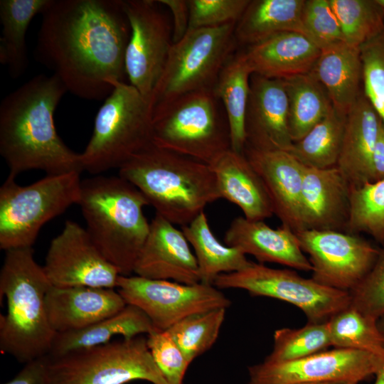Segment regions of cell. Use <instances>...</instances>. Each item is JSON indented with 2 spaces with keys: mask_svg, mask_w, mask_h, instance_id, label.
<instances>
[{
  "mask_svg": "<svg viewBox=\"0 0 384 384\" xmlns=\"http://www.w3.org/2000/svg\"><path fill=\"white\" fill-rule=\"evenodd\" d=\"M147 344L158 368L167 384H183L191 364L167 331H154L147 336Z\"/></svg>",
  "mask_w": 384,
  "mask_h": 384,
  "instance_id": "cell-42",
  "label": "cell"
},
{
  "mask_svg": "<svg viewBox=\"0 0 384 384\" xmlns=\"http://www.w3.org/2000/svg\"><path fill=\"white\" fill-rule=\"evenodd\" d=\"M383 122L363 90L346 114L336 166L351 186L365 182Z\"/></svg>",
  "mask_w": 384,
  "mask_h": 384,
  "instance_id": "cell-25",
  "label": "cell"
},
{
  "mask_svg": "<svg viewBox=\"0 0 384 384\" xmlns=\"http://www.w3.org/2000/svg\"><path fill=\"white\" fill-rule=\"evenodd\" d=\"M288 98V127L296 142L324 119L334 108L330 97L311 71L284 79Z\"/></svg>",
  "mask_w": 384,
  "mask_h": 384,
  "instance_id": "cell-32",
  "label": "cell"
},
{
  "mask_svg": "<svg viewBox=\"0 0 384 384\" xmlns=\"http://www.w3.org/2000/svg\"><path fill=\"white\" fill-rule=\"evenodd\" d=\"M252 74L242 53H234L220 71L213 88L227 116L231 149L241 154H244L246 145L245 122Z\"/></svg>",
  "mask_w": 384,
  "mask_h": 384,
  "instance_id": "cell-30",
  "label": "cell"
},
{
  "mask_svg": "<svg viewBox=\"0 0 384 384\" xmlns=\"http://www.w3.org/2000/svg\"><path fill=\"white\" fill-rule=\"evenodd\" d=\"M153 144L210 165L231 149L230 128L213 90L181 95L152 112Z\"/></svg>",
  "mask_w": 384,
  "mask_h": 384,
  "instance_id": "cell-6",
  "label": "cell"
},
{
  "mask_svg": "<svg viewBox=\"0 0 384 384\" xmlns=\"http://www.w3.org/2000/svg\"><path fill=\"white\" fill-rule=\"evenodd\" d=\"M241 52L252 74L284 80L310 73L321 48L304 34L287 31L247 46Z\"/></svg>",
  "mask_w": 384,
  "mask_h": 384,
  "instance_id": "cell-23",
  "label": "cell"
},
{
  "mask_svg": "<svg viewBox=\"0 0 384 384\" xmlns=\"http://www.w3.org/2000/svg\"><path fill=\"white\" fill-rule=\"evenodd\" d=\"M302 23L306 36L321 49L343 41L340 24L329 0H305Z\"/></svg>",
  "mask_w": 384,
  "mask_h": 384,
  "instance_id": "cell-40",
  "label": "cell"
},
{
  "mask_svg": "<svg viewBox=\"0 0 384 384\" xmlns=\"http://www.w3.org/2000/svg\"><path fill=\"white\" fill-rule=\"evenodd\" d=\"M311 72L326 90L334 107L344 114L363 90L360 48L344 41L321 49Z\"/></svg>",
  "mask_w": 384,
  "mask_h": 384,
  "instance_id": "cell-26",
  "label": "cell"
},
{
  "mask_svg": "<svg viewBox=\"0 0 384 384\" xmlns=\"http://www.w3.org/2000/svg\"><path fill=\"white\" fill-rule=\"evenodd\" d=\"M174 225L156 213L134 265L136 275L186 284L201 282L195 255L182 230Z\"/></svg>",
  "mask_w": 384,
  "mask_h": 384,
  "instance_id": "cell-18",
  "label": "cell"
},
{
  "mask_svg": "<svg viewBox=\"0 0 384 384\" xmlns=\"http://www.w3.org/2000/svg\"><path fill=\"white\" fill-rule=\"evenodd\" d=\"M213 285L240 289L252 296L267 297L300 309L310 323H323L351 304L350 292L321 284L287 269L251 263L240 270L218 275Z\"/></svg>",
  "mask_w": 384,
  "mask_h": 384,
  "instance_id": "cell-11",
  "label": "cell"
},
{
  "mask_svg": "<svg viewBox=\"0 0 384 384\" xmlns=\"http://www.w3.org/2000/svg\"><path fill=\"white\" fill-rule=\"evenodd\" d=\"M52 286L116 289L117 268L98 249L87 230L67 220L48 247L43 266Z\"/></svg>",
  "mask_w": 384,
  "mask_h": 384,
  "instance_id": "cell-16",
  "label": "cell"
},
{
  "mask_svg": "<svg viewBox=\"0 0 384 384\" xmlns=\"http://www.w3.org/2000/svg\"><path fill=\"white\" fill-rule=\"evenodd\" d=\"M36 60L68 92L106 99L124 82L131 30L122 0H49L41 14Z\"/></svg>",
  "mask_w": 384,
  "mask_h": 384,
  "instance_id": "cell-1",
  "label": "cell"
},
{
  "mask_svg": "<svg viewBox=\"0 0 384 384\" xmlns=\"http://www.w3.org/2000/svg\"><path fill=\"white\" fill-rule=\"evenodd\" d=\"M225 312L216 309L191 315L166 330L190 363L215 343Z\"/></svg>",
  "mask_w": 384,
  "mask_h": 384,
  "instance_id": "cell-37",
  "label": "cell"
},
{
  "mask_svg": "<svg viewBox=\"0 0 384 384\" xmlns=\"http://www.w3.org/2000/svg\"><path fill=\"white\" fill-rule=\"evenodd\" d=\"M250 2V0H188V30L237 23Z\"/></svg>",
  "mask_w": 384,
  "mask_h": 384,
  "instance_id": "cell-41",
  "label": "cell"
},
{
  "mask_svg": "<svg viewBox=\"0 0 384 384\" xmlns=\"http://www.w3.org/2000/svg\"><path fill=\"white\" fill-rule=\"evenodd\" d=\"M351 186L338 167L306 166L301 193L304 230L346 232Z\"/></svg>",
  "mask_w": 384,
  "mask_h": 384,
  "instance_id": "cell-20",
  "label": "cell"
},
{
  "mask_svg": "<svg viewBox=\"0 0 384 384\" xmlns=\"http://www.w3.org/2000/svg\"><path fill=\"white\" fill-rule=\"evenodd\" d=\"M374 375L376 376L374 384H384V353L381 356L380 361Z\"/></svg>",
  "mask_w": 384,
  "mask_h": 384,
  "instance_id": "cell-47",
  "label": "cell"
},
{
  "mask_svg": "<svg viewBox=\"0 0 384 384\" xmlns=\"http://www.w3.org/2000/svg\"><path fill=\"white\" fill-rule=\"evenodd\" d=\"M309 255L312 279L351 292L369 272L379 250L358 234L335 230H303L296 233Z\"/></svg>",
  "mask_w": 384,
  "mask_h": 384,
  "instance_id": "cell-14",
  "label": "cell"
},
{
  "mask_svg": "<svg viewBox=\"0 0 384 384\" xmlns=\"http://www.w3.org/2000/svg\"><path fill=\"white\" fill-rule=\"evenodd\" d=\"M235 25L230 23L188 30L173 43L150 101L152 112L187 93L213 90L238 44Z\"/></svg>",
  "mask_w": 384,
  "mask_h": 384,
  "instance_id": "cell-9",
  "label": "cell"
},
{
  "mask_svg": "<svg viewBox=\"0 0 384 384\" xmlns=\"http://www.w3.org/2000/svg\"><path fill=\"white\" fill-rule=\"evenodd\" d=\"M346 232L365 233L384 243V178L351 186Z\"/></svg>",
  "mask_w": 384,
  "mask_h": 384,
  "instance_id": "cell-35",
  "label": "cell"
},
{
  "mask_svg": "<svg viewBox=\"0 0 384 384\" xmlns=\"http://www.w3.org/2000/svg\"><path fill=\"white\" fill-rule=\"evenodd\" d=\"M331 346L327 321L309 322L299 329L282 328L274 333V347L265 361H294L325 351Z\"/></svg>",
  "mask_w": 384,
  "mask_h": 384,
  "instance_id": "cell-38",
  "label": "cell"
},
{
  "mask_svg": "<svg viewBox=\"0 0 384 384\" xmlns=\"http://www.w3.org/2000/svg\"><path fill=\"white\" fill-rule=\"evenodd\" d=\"M305 0H253L235 28L237 43L253 45L275 34L295 31L306 36L302 12Z\"/></svg>",
  "mask_w": 384,
  "mask_h": 384,
  "instance_id": "cell-28",
  "label": "cell"
},
{
  "mask_svg": "<svg viewBox=\"0 0 384 384\" xmlns=\"http://www.w3.org/2000/svg\"><path fill=\"white\" fill-rule=\"evenodd\" d=\"M46 303L50 324L56 334L85 328L127 305L116 289L85 286H51Z\"/></svg>",
  "mask_w": 384,
  "mask_h": 384,
  "instance_id": "cell-21",
  "label": "cell"
},
{
  "mask_svg": "<svg viewBox=\"0 0 384 384\" xmlns=\"http://www.w3.org/2000/svg\"><path fill=\"white\" fill-rule=\"evenodd\" d=\"M49 0H1L0 62L14 79L28 66L26 35L33 17L41 14Z\"/></svg>",
  "mask_w": 384,
  "mask_h": 384,
  "instance_id": "cell-29",
  "label": "cell"
},
{
  "mask_svg": "<svg viewBox=\"0 0 384 384\" xmlns=\"http://www.w3.org/2000/svg\"><path fill=\"white\" fill-rule=\"evenodd\" d=\"M221 198L238 206L250 220H265L274 215L260 177L244 154L231 149L210 164Z\"/></svg>",
  "mask_w": 384,
  "mask_h": 384,
  "instance_id": "cell-24",
  "label": "cell"
},
{
  "mask_svg": "<svg viewBox=\"0 0 384 384\" xmlns=\"http://www.w3.org/2000/svg\"><path fill=\"white\" fill-rule=\"evenodd\" d=\"M3 384H50L48 355L26 363L13 379Z\"/></svg>",
  "mask_w": 384,
  "mask_h": 384,
  "instance_id": "cell-44",
  "label": "cell"
},
{
  "mask_svg": "<svg viewBox=\"0 0 384 384\" xmlns=\"http://www.w3.org/2000/svg\"><path fill=\"white\" fill-rule=\"evenodd\" d=\"M48 356L50 384H167L143 336Z\"/></svg>",
  "mask_w": 384,
  "mask_h": 384,
  "instance_id": "cell-10",
  "label": "cell"
},
{
  "mask_svg": "<svg viewBox=\"0 0 384 384\" xmlns=\"http://www.w3.org/2000/svg\"><path fill=\"white\" fill-rule=\"evenodd\" d=\"M161 5L154 0L123 1L131 30L127 77L149 104L173 45L172 25Z\"/></svg>",
  "mask_w": 384,
  "mask_h": 384,
  "instance_id": "cell-13",
  "label": "cell"
},
{
  "mask_svg": "<svg viewBox=\"0 0 384 384\" xmlns=\"http://www.w3.org/2000/svg\"><path fill=\"white\" fill-rule=\"evenodd\" d=\"M299 384H358V383L353 381H329V382L308 383H299Z\"/></svg>",
  "mask_w": 384,
  "mask_h": 384,
  "instance_id": "cell-48",
  "label": "cell"
},
{
  "mask_svg": "<svg viewBox=\"0 0 384 384\" xmlns=\"http://www.w3.org/2000/svg\"><path fill=\"white\" fill-rule=\"evenodd\" d=\"M245 129V146L260 151H289L293 142L283 80L252 74Z\"/></svg>",
  "mask_w": 384,
  "mask_h": 384,
  "instance_id": "cell-17",
  "label": "cell"
},
{
  "mask_svg": "<svg viewBox=\"0 0 384 384\" xmlns=\"http://www.w3.org/2000/svg\"><path fill=\"white\" fill-rule=\"evenodd\" d=\"M153 144L149 102L129 83L117 82L99 109L92 137L80 154L83 171L119 169Z\"/></svg>",
  "mask_w": 384,
  "mask_h": 384,
  "instance_id": "cell-7",
  "label": "cell"
},
{
  "mask_svg": "<svg viewBox=\"0 0 384 384\" xmlns=\"http://www.w3.org/2000/svg\"><path fill=\"white\" fill-rule=\"evenodd\" d=\"M55 75L40 74L9 93L0 104V154L16 176L28 170L57 175L82 170L80 154L68 148L54 122L65 92Z\"/></svg>",
  "mask_w": 384,
  "mask_h": 384,
  "instance_id": "cell-2",
  "label": "cell"
},
{
  "mask_svg": "<svg viewBox=\"0 0 384 384\" xmlns=\"http://www.w3.org/2000/svg\"><path fill=\"white\" fill-rule=\"evenodd\" d=\"M149 205L174 225H188L220 198L210 165L152 144L119 169Z\"/></svg>",
  "mask_w": 384,
  "mask_h": 384,
  "instance_id": "cell-3",
  "label": "cell"
},
{
  "mask_svg": "<svg viewBox=\"0 0 384 384\" xmlns=\"http://www.w3.org/2000/svg\"><path fill=\"white\" fill-rule=\"evenodd\" d=\"M327 324L331 346L335 348L373 353L384 352V336L378 320L351 304L331 316Z\"/></svg>",
  "mask_w": 384,
  "mask_h": 384,
  "instance_id": "cell-34",
  "label": "cell"
},
{
  "mask_svg": "<svg viewBox=\"0 0 384 384\" xmlns=\"http://www.w3.org/2000/svg\"><path fill=\"white\" fill-rule=\"evenodd\" d=\"M244 154L264 183L274 215L294 233L303 230L301 193L306 166L288 151L245 146Z\"/></svg>",
  "mask_w": 384,
  "mask_h": 384,
  "instance_id": "cell-19",
  "label": "cell"
},
{
  "mask_svg": "<svg viewBox=\"0 0 384 384\" xmlns=\"http://www.w3.org/2000/svg\"><path fill=\"white\" fill-rule=\"evenodd\" d=\"M380 319H381V321L378 323V326L384 336V316H383Z\"/></svg>",
  "mask_w": 384,
  "mask_h": 384,
  "instance_id": "cell-49",
  "label": "cell"
},
{
  "mask_svg": "<svg viewBox=\"0 0 384 384\" xmlns=\"http://www.w3.org/2000/svg\"><path fill=\"white\" fill-rule=\"evenodd\" d=\"M379 7L384 11V0H375Z\"/></svg>",
  "mask_w": 384,
  "mask_h": 384,
  "instance_id": "cell-50",
  "label": "cell"
},
{
  "mask_svg": "<svg viewBox=\"0 0 384 384\" xmlns=\"http://www.w3.org/2000/svg\"><path fill=\"white\" fill-rule=\"evenodd\" d=\"M170 10L172 16L173 43L179 41L188 32L190 11L188 0H158Z\"/></svg>",
  "mask_w": 384,
  "mask_h": 384,
  "instance_id": "cell-45",
  "label": "cell"
},
{
  "mask_svg": "<svg viewBox=\"0 0 384 384\" xmlns=\"http://www.w3.org/2000/svg\"><path fill=\"white\" fill-rule=\"evenodd\" d=\"M349 292L351 305L363 314L378 321L384 316V249L379 250L369 272Z\"/></svg>",
  "mask_w": 384,
  "mask_h": 384,
  "instance_id": "cell-43",
  "label": "cell"
},
{
  "mask_svg": "<svg viewBox=\"0 0 384 384\" xmlns=\"http://www.w3.org/2000/svg\"><path fill=\"white\" fill-rule=\"evenodd\" d=\"M360 50L363 92L384 123V28Z\"/></svg>",
  "mask_w": 384,
  "mask_h": 384,
  "instance_id": "cell-39",
  "label": "cell"
},
{
  "mask_svg": "<svg viewBox=\"0 0 384 384\" xmlns=\"http://www.w3.org/2000/svg\"><path fill=\"white\" fill-rule=\"evenodd\" d=\"M224 242L245 255H252L261 264L277 263L306 272L312 270L296 233L283 225L272 228L264 220H250L239 216L231 221Z\"/></svg>",
  "mask_w": 384,
  "mask_h": 384,
  "instance_id": "cell-22",
  "label": "cell"
},
{
  "mask_svg": "<svg viewBox=\"0 0 384 384\" xmlns=\"http://www.w3.org/2000/svg\"><path fill=\"white\" fill-rule=\"evenodd\" d=\"M80 174L46 175L28 186L9 175L0 188V248L32 247L47 222L79 204Z\"/></svg>",
  "mask_w": 384,
  "mask_h": 384,
  "instance_id": "cell-8",
  "label": "cell"
},
{
  "mask_svg": "<svg viewBox=\"0 0 384 384\" xmlns=\"http://www.w3.org/2000/svg\"><path fill=\"white\" fill-rule=\"evenodd\" d=\"M346 114L334 107L288 151L305 166L327 169L336 166L343 137Z\"/></svg>",
  "mask_w": 384,
  "mask_h": 384,
  "instance_id": "cell-33",
  "label": "cell"
},
{
  "mask_svg": "<svg viewBox=\"0 0 384 384\" xmlns=\"http://www.w3.org/2000/svg\"><path fill=\"white\" fill-rule=\"evenodd\" d=\"M116 289L127 304L140 309L157 331H166L191 315L227 309L231 304L218 288L202 282L186 284L119 275Z\"/></svg>",
  "mask_w": 384,
  "mask_h": 384,
  "instance_id": "cell-12",
  "label": "cell"
},
{
  "mask_svg": "<svg viewBox=\"0 0 384 384\" xmlns=\"http://www.w3.org/2000/svg\"><path fill=\"white\" fill-rule=\"evenodd\" d=\"M343 41L360 48L384 28V11L373 0H329Z\"/></svg>",
  "mask_w": 384,
  "mask_h": 384,
  "instance_id": "cell-36",
  "label": "cell"
},
{
  "mask_svg": "<svg viewBox=\"0 0 384 384\" xmlns=\"http://www.w3.org/2000/svg\"><path fill=\"white\" fill-rule=\"evenodd\" d=\"M156 331L148 316L138 307L127 304L119 312L85 328L56 334L50 357L107 343L114 336L130 338Z\"/></svg>",
  "mask_w": 384,
  "mask_h": 384,
  "instance_id": "cell-27",
  "label": "cell"
},
{
  "mask_svg": "<svg viewBox=\"0 0 384 384\" xmlns=\"http://www.w3.org/2000/svg\"><path fill=\"white\" fill-rule=\"evenodd\" d=\"M382 354L336 348L294 361H264L249 368L250 384L358 383L375 374Z\"/></svg>",
  "mask_w": 384,
  "mask_h": 384,
  "instance_id": "cell-15",
  "label": "cell"
},
{
  "mask_svg": "<svg viewBox=\"0 0 384 384\" xmlns=\"http://www.w3.org/2000/svg\"><path fill=\"white\" fill-rule=\"evenodd\" d=\"M78 205L98 249L120 275L130 276L149 232L146 197L119 176H95L82 181Z\"/></svg>",
  "mask_w": 384,
  "mask_h": 384,
  "instance_id": "cell-5",
  "label": "cell"
},
{
  "mask_svg": "<svg viewBox=\"0 0 384 384\" xmlns=\"http://www.w3.org/2000/svg\"><path fill=\"white\" fill-rule=\"evenodd\" d=\"M384 178V123L378 138L370 166L365 182H374Z\"/></svg>",
  "mask_w": 384,
  "mask_h": 384,
  "instance_id": "cell-46",
  "label": "cell"
},
{
  "mask_svg": "<svg viewBox=\"0 0 384 384\" xmlns=\"http://www.w3.org/2000/svg\"><path fill=\"white\" fill-rule=\"evenodd\" d=\"M181 230L194 250L202 283L213 285L218 275L240 270L251 263L240 250L218 241L204 212Z\"/></svg>",
  "mask_w": 384,
  "mask_h": 384,
  "instance_id": "cell-31",
  "label": "cell"
},
{
  "mask_svg": "<svg viewBox=\"0 0 384 384\" xmlns=\"http://www.w3.org/2000/svg\"><path fill=\"white\" fill-rule=\"evenodd\" d=\"M51 286L32 247L6 251L0 272L1 299L6 297L7 306L0 316L1 353L25 363L49 353L56 336L46 310Z\"/></svg>",
  "mask_w": 384,
  "mask_h": 384,
  "instance_id": "cell-4",
  "label": "cell"
}]
</instances>
